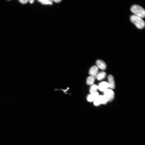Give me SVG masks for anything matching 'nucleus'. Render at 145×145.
<instances>
[{
    "mask_svg": "<svg viewBox=\"0 0 145 145\" xmlns=\"http://www.w3.org/2000/svg\"><path fill=\"white\" fill-rule=\"evenodd\" d=\"M131 11L134 15L142 18H144L145 16V11L141 6L137 5L133 6L131 9Z\"/></svg>",
    "mask_w": 145,
    "mask_h": 145,
    "instance_id": "nucleus-1",
    "label": "nucleus"
},
{
    "mask_svg": "<svg viewBox=\"0 0 145 145\" xmlns=\"http://www.w3.org/2000/svg\"><path fill=\"white\" fill-rule=\"evenodd\" d=\"M131 22L138 28L141 29L143 28L145 26V23L142 18L133 15L130 18Z\"/></svg>",
    "mask_w": 145,
    "mask_h": 145,
    "instance_id": "nucleus-2",
    "label": "nucleus"
},
{
    "mask_svg": "<svg viewBox=\"0 0 145 145\" xmlns=\"http://www.w3.org/2000/svg\"><path fill=\"white\" fill-rule=\"evenodd\" d=\"M108 101L107 99L104 96L99 95L94 101V104L98 106L101 104H106Z\"/></svg>",
    "mask_w": 145,
    "mask_h": 145,
    "instance_id": "nucleus-3",
    "label": "nucleus"
},
{
    "mask_svg": "<svg viewBox=\"0 0 145 145\" xmlns=\"http://www.w3.org/2000/svg\"><path fill=\"white\" fill-rule=\"evenodd\" d=\"M104 92V96L107 99L108 101H111L114 97L113 91L111 89H108Z\"/></svg>",
    "mask_w": 145,
    "mask_h": 145,
    "instance_id": "nucleus-4",
    "label": "nucleus"
},
{
    "mask_svg": "<svg viewBox=\"0 0 145 145\" xmlns=\"http://www.w3.org/2000/svg\"><path fill=\"white\" fill-rule=\"evenodd\" d=\"M109 87L108 84L106 82H103L101 83L98 86V89L100 91L104 92Z\"/></svg>",
    "mask_w": 145,
    "mask_h": 145,
    "instance_id": "nucleus-5",
    "label": "nucleus"
},
{
    "mask_svg": "<svg viewBox=\"0 0 145 145\" xmlns=\"http://www.w3.org/2000/svg\"><path fill=\"white\" fill-rule=\"evenodd\" d=\"M96 64L97 67L101 70H104L106 69V64L102 60H97Z\"/></svg>",
    "mask_w": 145,
    "mask_h": 145,
    "instance_id": "nucleus-6",
    "label": "nucleus"
},
{
    "mask_svg": "<svg viewBox=\"0 0 145 145\" xmlns=\"http://www.w3.org/2000/svg\"><path fill=\"white\" fill-rule=\"evenodd\" d=\"M99 96V94L97 92L92 93L88 95L87 100L89 102H93Z\"/></svg>",
    "mask_w": 145,
    "mask_h": 145,
    "instance_id": "nucleus-7",
    "label": "nucleus"
},
{
    "mask_svg": "<svg viewBox=\"0 0 145 145\" xmlns=\"http://www.w3.org/2000/svg\"><path fill=\"white\" fill-rule=\"evenodd\" d=\"M108 80L109 87L112 89H114L115 88V85L113 76L112 75H109L108 77Z\"/></svg>",
    "mask_w": 145,
    "mask_h": 145,
    "instance_id": "nucleus-8",
    "label": "nucleus"
},
{
    "mask_svg": "<svg viewBox=\"0 0 145 145\" xmlns=\"http://www.w3.org/2000/svg\"><path fill=\"white\" fill-rule=\"evenodd\" d=\"M98 71V68L96 66H94L92 67L90 69L89 74L91 75H96Z\"/></svg>",
    "mask_w": 145,
    "mask_h": 145,
    "instance_id": "nucleus-9",
    "label": "nucleus"
},
{
    "mask_svg": "<svg viewBox=\"0 0 145 145\" xmlns=\"http://www.w3.org/2000/svg\"><path fill=\"white\" fill-rule=\"evenodd\" d=\"M96 75H91L88 78L87 80V85H93L96 78Z\"/></svg>",
    "mask_w": 145,
    "mask_h": 145,
    "instance_id": "nucleus-10",
    "label": "nucleus"
},
{
    "mask_svg": "<svg viewBox=\"0 0 145 145\" xmlns=\"http://www.w3.org/2000/svg\"><path fill=\"white\" fill-rule=\"evenodd\" d=\"M106 73L103 72L98 73L96 75V78L99 80H101L105 78L106 76Z\"/></svg>",
    "mask_w": 145,
    "mask_h": 145,
    "instance_id": "nucleus-11",
    "label": "nucleus"
},
{
    "mask_svg": "<svg viewBox=\"0 0 145 145\" xmlns=\"http://www.w3.org/2000/svg\"><path fill=\"white\" fill-rule=\"evenodd\" d=\"M98 89V86L95 85H92L90 88V92L92 94L96 92V91Z\"/></svg>",
    "mask_w": 145,
    "mask_h": 145,
    "instance_id": "nucleus-12",
    "label": "nucleus"
},
{
    "mask_svg": "<svg viewBox=\"0 0 145 145\" xmlns=\"http://www.w3.org/2000/svg\"><path fill=\"white\" fill-rule=\"evenodd\" d=\"M38 1L43 4L52 5V1L51 0H39Z\"/></svg>",
    "mask_w": 145,
    "mask_h": 145,
    "instance_id": "nucleus-13",
    "label": "nucleus"
},
{
    "mask_svg": "<svg viewBox=\"0 0 145 145\" xmlns=\"http://www.w3.org/2000/svg\"><path fill=\"white\" fill-rule=\"evenodd\" d=\"M19 1L22 4H25L27 3L28 1H26V0H20Z\"/></svg>",
    "mask_w": 145,
    "mask_h": 145,
    "instance_id": "nucleus-14",
    "label": "nucleus"
},
{
    "mask_svg": "<svg viewBox=\"0 0 145 145\" xmlns=\"http://www.w3.org/2000/svg\"><path fill=\"white\" fill-rule=\"evenodd\" d=\"M54 1L56 3H58L61 2V1H60V0H55V1Z\"/></svg>",
    "mask_w": 145,
    "mask_h": 145,
    "instance_id": "nucleus-15",
    "label": "nucleus"
},
{
    "mask_svg": "<svg viewBox=\"0 0 145 145\" xmlns=\"http://www.w3.org/2000/svg\"><path fill=\"white\" fill-rule=\"evenodd\" d=\"M34 1H29V2L30 3L32 4L34 2Z\"/></svg>",
    "mask_w": 145,
    "mask_h": 145,
    "instance_id": "nucleus-16",
    "label": "nucleus"
}]
</instances>
